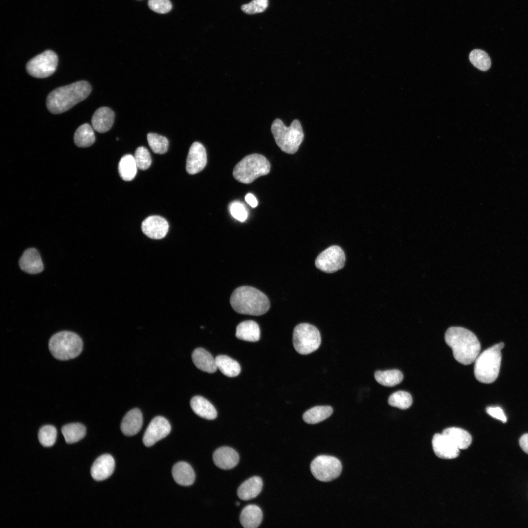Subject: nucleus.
<instances>
[{"label":"nucleus","instance_id":"obj_1","mask_svg":"<svg viewBox=\"0 0 528 528\" xmlns=\"http://www.w3.org/2000/svg\"><path fill=\"white\" fill-rule=\"evenodd\" d=\"M446 343L452 350L454 358L460 363L468 365L479 354L481 345L476 336L469 330L460 327L447 329L444 335Z\"/></svg>","mask_w":528,"mask_h":528},{"label":"nucleus","instance_id":"obj_2","mask_svg":"<svg viewBox=\"0 0 528 528\" xmlns=\"http://www.w3.org/2000/svg\"><path fill=\"white\" fill-rule=\"evenodd\" d=\"M91 90L86 81H79L52 90L46 98V107L53 114H60L85 100Z\"/></svg>","mask_w":528,"mask_h":528},{"label":"nucleus","instance_id":"obj_3","mask_svg":"<svg viewBox=\"0 0 528 528\" xmlns=\"http://www.w3.org/2000/svg\"><path fill=\"white\" fill-rule=\"evenodd\" d=\"M230 302L236 312L242 314L262 315L270 307L267 296L257 288L249 286H242L235 289Z\"/></svg>","mask_w":528,"mask_h":528},{"label":"nucleus","instance_id":"obj_4","mask_svg":"<svg viewBox=\"0 0 528 528\" xmlns=\"http://www.w3.org/2000/svg\"><path fill=\"white\" fill-rule=\"evenodd\" d=\"M503 342L496 344L478 355L475 360L474 373L476 379L483 383L493 382L498 377L501 366Z\"/></svg>","mask_w":528,"mask_h":528},{"label":"nucleus","instance_id":"obj_5","mask_svg":"<svg viewBox=\"0 0 528 528\" xmlns=\"http://www.w3.org/2000/svg\"><path fill=\"white\" fill-rule=\"evenodd\" d=\"M271 131L277 146L283 152L289 154L298 151L304 138L301 123L297 119L286 127L281 119L276 118L271 125Z\"/></svg>","mask_w":528,"mask_h":528},{"label":"nucleus","instance_id":"obj_6","mask_svg":"<svg viewBox=\"0 0 528 528\" xmlns=\"http://www.w3.org/2000/svg\"><path fill=\"white\" fill-rule=\"evenodd\" d=\"M269 161L263 155L253 154L242 158L235 166L233 176L244 184H249L257 178L268 174L270 170Z\"/></svg>","mask_w":528,"mask_h":528},{"label":"nucleus","instance_id":"obj_7","mask_svg":"<svg viewBox=\"0 0 528 528\" xmlns=\"http://www.w3.org/2000/svg\"><path fill=\"white\" fill-rule=\"evenodd\" d=\"M49 349L56 359L66 360L78 356L83 349V342L76 333L62 331L54 334L48 343Z\"/></svg>","mask_w":528,"mask_h":528},{"label":"nucleus","instance_id":"obj_8","mask_svg":"<svg viewBox=\"0 0 528 528\" xmlns=\"http://www.w3.org/2000/svg\"><path fill=\"white\" fill-rule=\"evenodd\" d=\"M292 341L298 353L308 354L318 349L321 338L319 330L314 326L308 323H301L294 328Z\"/></svg>","mask_w":528,"mask_h":528},{"label":"nucleus","instance_id":"obj_9","mask_svg":"<svg viewBox=\"0 0 528 528\" xmlns=\"http://www.w3.org/2000/svg\"><path fill=\"white\" fill-rule=\"evenodd\" d=\"M342 469L340 461L330 456H319L310 464L312 475L322 482H329L337 478L340 475Z\"/></svg>","mask_w":528,"mask_h":528},{"label":"nucleus","instance_id":"obj_10","mask_svg":"<svg viewBox=\"0 0 528 528\" xmlns=\"http://www.w3.org/2000/svg\"><path fill=\"white\" fill-rule=\"evenodd\" d=\"M57 54L47 50L30 60L26 64L27 72L31 76L43 78L52 75L58 65Z\"/></svg>","mask_w":528,"mask_h":528},{"label":"nucleus","instance_id":"obj_11","mask_svg":"<svg viewBox=\"0 0 528 528\" xmlns=\"http://www.w3.org/2000/svg\"><path fill=\"white\" fill-rule=\"evenodd\" d=\"M346 257L343 249L338 245H332L322 251L317 257L315 264L321 271L331 273L342 269Z\"/></svg>","mask_w":528,"mask_h":528},{"label":"nucleus","instance_id":"obj_12","mask_svg":"<svg viewBox=\"0 0 528 528\" xmlns=\"http://www.w3.org/2000/svg\"><path fill=\"white\" fill-rule=\"evenodd\" d=\"M171 426L169 421L162 416L154 418L144 433L143 437L144 444L149 447L165 438L170 433Z\"/></svg>","mask_w":528,"mask_h":528},{"label":"nucleus","instance_id":"obj_13","mask_svg":"<svg viewBox=\"0 0 528 528\" xmlns=\"http://www.w3.org/2000/svg\"><path fill=\"white\" fill-rule=\"evenodd\" d=\"M207 164L206 150L202 144L194 142L191 146L186 163L187 172L194 175L201 171Z\"/></svg>","mask_w":528,"mask_h":528},{"label":"nucleus","instance_id":"obj_14","mask_svg":"<svg viewBox=\"0 0 528 528\" xmlns=\"http://www.w3.org/2000/svg\"><path fill=\"white\" fill-rule=\"evenodd\" d=\"M141 229L148 237L153 239H161L167 235L169 230V224L162 217L151 216L142 222Z\"/></svg>","mask_w":528,"mask_h":528},{"label":"nucleus","instance_id":"obj_15","mask_svg":"<svg viewBox=\"0 0 528 528\" xmlns=\"http://www.w3.org/2000/svg\"><path fill=\"white\" fill-rule=\"evenodd\" d=\"M432 444L435 454L440 458L452 459L459 454L460 449L442 433L434 435Z\"/></svg>","mask_w":528,"mask_h":528},{"label":"nucleus","instance_id":"obj_16","mask_svg":"<svg viewBox=\"0 0 528 528\" xmlns=\"http://www.w3.org/2000/svg\"><path fill=\"white\" fill-rule=\"evenodd\" d=\"M115 462L110 454H104L99 457L94 462L90 470L93 479L100 481L109 478L113 472Z\"/></svg>","mask_w":528,"mask_h":528},{"label":"nucleus","instance_id":"obj_17","mask_svg":"<svg viewBox=\"0 0 528 528\" xmlns=\"http://www.w3.org/2000/svg\"><path fill=\"white\" fill-rule=\"evenodd\" d=\"M19 264L20 268L29 274H37L43 271L44 265L40 255L34 248L25 250L21 257Z\"/></svg>","mask_w":528,"mask_h":528},{"label":"nucleus","instance_id":"obj_18","mask_svg":"<svg viewBox=\"0 0 528 528\" xmlns=\"http://www.w3.org/2000/svg\"><path fill=\"white\" fill-rule=\"evenodd\" d=\"M215 464L222 469H230L237 465L239 461V456L234 449L223 446L217 449L213 455Z\"/></svg>","mask_w":528,"mask_h":528},{"label":"nucleus","instance_id":"obj_19","mask_svg":"<svg viewBox=\"0 0 528 528\" xmlns=\"http://www.w3.org/2000/svg\"><path fill=\"white\" fill-rule=\"evenodd\" d=\"M114 119V112L108 107H101L93 113L91 123L93 129L98 132L104 133L110 129Z\"/></svg>","mask_w":528,"mask_h":528},{"label":"nucleus","instance_id":"obj_20","mask_svg":"<svg viewBox=\"0 0 528 528\" xmlns=\"http://www.w3.org/2000/svg\"><path fill=\"white\" fill-rule=\"evenodd\" d=\"M143 417L140 410L134 408L129 411L124 417L121 423V430L124 435L132 436L141 429Z\"/></svg>","mask_w":528,"mask_h":528},{"label":"nucleus","instance_id":"obj_21","mask_svg":"<svg viewBox=\"0 0 528 528\" xmlns=\"http://www.w3.org/2000/svg\"><path fill=\"white\" fill-rule=\"evenodd\" d=\"M192 358L195 365L202 371L212 374L218 369L215 359L203 348L195 349L192 353Z\"/></svg>","mask_w":528,"mask_h":528},{"label":"nucleus","instance_id":"obj_22","mask_svg":"<svg viewBox=\"0 0 528 528\" xmlns=\"http://www.w3.org/2000/svg\"><path fill=\"white\" fill-rule=\"evenodd\" d=\"M263 481L258 476H253L244 481L237 490L239 498L247 501L257 497L263 488Z\"/></svg>","mask_w":528,"mask_h":528},{"label":"nucleus","instance_id":"obj_23","mask_svg":"<svg viewBox=\"0 0 528 528\" xmlns=\"http://www.w3.org/2000/svg\"><path fill=\"white\" fill-rule=\"evenodd\" d=\"M172 472L175 481L180 485L189 486L195 481V472L191 465L186 462H180L175 464Z\"/></svg>","mask_w":528,"mask_h":528},{"label":"nucleus","instance_id":"obj_24","mask_svg":"<svg viewBox=\"0 0 528 528\" xmlns=\"http://www.w3.org/2000/svg\"><path fill=\"white\" fill-rule=\"evenodd\" d=\"M190 405L194 412L201 418L212 420L217 416L214 406L202 396H196L192 398Z\"/></svg>","mask_w":528,"mask_h":528},{"label":"nucleus","instance_id":"obj_25","mask_svg":"<svg viewBox=\"0 0 528 528\" xmlns=\"http://www.w3.org/2000/svg\"><path fill=\"white\" fill-rule=\"evenodd\" d=\"M263 519V513L261 508L256 505H249L242 510L240 521L242 526L245 528H256L258 527Z\"/></svg>","mask_w":528,"mask_h":528},{"label":"nucleus","instance_id":"obj_26","mask_svg":"<svg viewBox=\"0 0 528 528\" xmlns=\"http://www.w3.org/2000/svg\"><path fill=\"white\" fill-rule=\"evenodd\" d=\"M442 434L445 436L459 449L467 448L472 442V437L466 430L458 427H449L444 429Z\"/></svg>","mask_w":528,"mask_h":528},{"label":"nucleus","instance_id":"obj_27","mask_svg":"<svg viewBox=\"0 0 528 528\" xmlns=\"http://www.w3.org/2000/svg\"><path fill=\"white\" fill-rule=\"evenodd\" d=\"M235 335L242 340L256 342L260 339V328L258 324L253 320L244 321L237 326Z\"/></svg>","mask_w":528,"mask_h":528},{"label":"nucleus","instance_id":"obj_28","mask_svg":"<svg viewBox=\"0 0 528 528\" xmlns=\"http://www.w3.org/2000/svg\"><path fill=\"white\" fill-rule=\"evenodd\" d=\"M217 368L228 377L238 375L241 370L239 363L226 355H219L215 358Z\"/></svg>","mask_w":528,"mask_h":528},{"label":"nucleus","instance_id":"obj_29","mask_svg":"<svg viewBox=\"0 0 528 528\" xmlns=\"http://www.w3.org/2000/svg\"><path fill=\"white\" fill-rule=\"evenodd\" d=\"M333 413V409L330 406H317L311 408L304 413L303 418L308 424H316L328 418Z\"/></svg>","mask_w":528,"mask_h":528},{"label":"nucleus","instance_id":"obj_30","mask_svg":"<svg viewBox=\"0 0 528 528\" xmlns=\"http://www.w3.org/2000/svg\"><path fill=\"white\" fill-rule=\"evenodd\" d=\"M137 168L134 156L130 154L121 158L118 167L119 175L125 181L132 180L136 175Z\"/></svg>","mask_w":528,"mask_h":528},{"label":"nucleus","instance_id":"obj_31","mask_svg":"<svg viewBox=\"0 0 528 528\" xmlns=\"http://www.w3.org/2000/svg\"><path fill=\"white\" fill-rule=\"evenodd\" d=\"M95 137L92 128L87 123L78 128L74 133V141L79 147H88L95 142Z\"/></svg>","mask_w":528,"mask_h":528},{"label":"nucleus","instance_id":"obj_32","mask_svg":"<svg viewBox=\"0 0 528 528\" xmlns=\"http://www.w3.org/2000/svg\"><path fill=\"white\" fill-rule=\"evenodd\" d=\"M375 380L380 384L393 387L399 384L403 380L402 373L397 369L377 371L374 374Z\"/></svg>","mask_w":528,"mask_h":528},{"label":"nucleus","instance_id":"obj_33","mask_svg":"<svg viewBox=\"0 0 528 528\" xmlns=\"http://www.w3.org/2000/svg\"><path fill=\"white\" fill-rule=\"evenodd\" d=\"M62 433L67 443L76 442L82 439L86 435L85 426L80 423H71L64 425Z\"/></svg>","mask_w":528,"mask_h":528},{"label":"nucleus","instance_id":"obj_34","mask_svg":"<svg viewBox=\"0 0 528 528\" xmlns=\"http://www.w3.org/2000/svg\"><path fill=\"white\" fill-rule=\"evenodd\" d=\"M469 58L472 64L481 70L486 71L491 66V60L488 55L482 50H473L470 53Z\"/></svg>","mask_w":528,"mask_h":528},{"label":"nucleus","instance_id":"obj_35","mask_svg":"<svg viewBox=\"0 0 528 528\" xmlns=\"http://www.w3.org/2000/svg\"><path fill=\"white\" fill-rule=\"evenodd\" d=\"M413 399L408 392L399 391L392 394L388 400V404L393 407L400 409H406L412 405Z\"/></svg>","mask_w":528,"mask_h":528},{"label":"nucleus","instance_id":"obj_36","mask_svg":"<svg viewBox=\"0 0 528 528\" xmlns=\"http://www.w3.org/2000/svg\"><path fill=\"white\" fill-rule=\"evenodd\" d=\"M147 140L150 147L154 153L161 154L168 151L169 141L165 136L154 133H149Z\"/></svg>","mask_w":528,"mask_h":528},{"label":"nucleus","instance_id":"obj_37","mask_svg":"<svg viewBox=\"0 0 528 528\" xmlns=\"http://www.w3.org/2000/svg\"><path fill=\"white\" fill-rule=\"evenodd\" d=\"M56 437L57 430L52 425H44L39 430L38 439L40 443L44 446L50 447L54 445Z\"/></svg>","mask_w":528,"mask_h":528},{"label":"nucleus","instance_id":"obj_38","mask_svg":"<svg viewBox=\"0 0 528 528\" xmlns=\"http://www.w3.org/2000/svg\"><path fill=\"white\" fill-rule=\"evenodd\" d=\"M134 158L137 168L140 170H147L151 165V154L148 149L144 147L141 146L136 149Z\"/></svg>","mask_w":528,"mask_h":528},{"label":"nucleus","instance_id":"obj_39","mask_svg":"<svg viewBox=\"0 0 528 528\" xmlns=\"http://www.w3.org/2000/svg\"><path fill=\"white\" fill-rule=\"evenodd\" d=\"M268 5V0H253L248 3L242 5L241 9L246 14H254L264 12Z\"/></svg>","mask_w":528,"mask_h":528},{"label":"nucleus","instance_id":"obj_40","mask_svg":"<svg viewBox=\"0 0 528 528\" xmlns=\"http://www.w3.org/2000/svg\"><path fill=\"white\" fill-rule=\"evenodd\" d=\"M229 210L231 215L236 220L243 222L248 216V213L245 205L240 201H234L229 206Z\"/></svg>","mask_w":528,"mask_h":528},{"label":"nucleus","instance_id":"obj_41","mask_svg":"<svg viewBox=\"0 0 528 528\" xmlns=\"http://www.w3.org/2000/svg\"><path fill=\"white\" fill-rule=\"evenodd\" d=\"M148 5L152 10L159 14L167 13L172 8L169 0H149Z\"/></svg>","mask_w":528,"mask_h":528},{"label":"nucleus","instance_id":"obj_42","mask_svg":"<svg viewBox=\"0 0 528 528\" xmlns=\"http://www.w3.org/2000/svg\"><path fill=\"white\" fill-rule=\"evenodd\" d=\"M486 413L496 419L502 421L503 422L506 421V418L502 409L499 407H488L486 409Z\"/></svg>","mask_w":528,"mask_h":528},{"label":"nucleus","instance_id":"obj_43","mask_svg":"<svg viewBox=\"0 0 528 528\" xmlns=\"http://www.w3.org/2000/svg\"><path fill=\"white\" fill-rule=\"evenodd\" d=\"M519 444L522 450L528 454V434H524L521 437Z\"/></svg>","mask_w":528,"mask_h":528},{"label":"nucleus","instance_id":"obj_44","mask_svg":"<svg viewBox=\"0 0 528 528\" xmlns=\"http://www.w3.org/2000/svg\"><path fill=\"white\" fill-rule=\"evenodd\" d=\"M245 199L246 202L252 208L256 207L258 205L256 198L251 193H248L246 195Z\"/></svg>","mask_w":528,"mask_h":528},{"label":"nucleus","instance_id":"obj_45","mask_svg":"<svg viewBox=\"0 0 528 528\" xmlns=\"http://www.w3.org/2000/svg\"><path fill=\"white\" fill-rule=\"evenodd\" d=\"M236 506H239V505H240V503H239V502H237V503H236Z\"/></svg>","mask_w":528,"mask_h":528}]
</instances>
